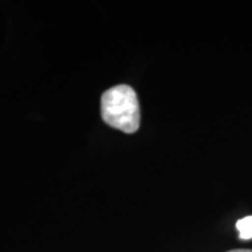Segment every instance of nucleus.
I'll list each match as a JSON object with an SVG mask.
<instances>
[{"label": "nucleus", "instance_id": "nucleus-2", "mask_svg": "<svg viewBox=\"0 0 252 252\" xmlns=\"http://www.w3.org/2000/svg\"><path fill=\"white\" fill-rule=\"evenodd\" d=\"M236 228L238 230L239 238L251 239L252 238V216H247L241 219L236 223Z\"/></svg>", "mask_w": 252, "mask_h": 252}, {"label": "nucleus", "instance_id": "nucleus-3", "mask_svg": "<svg viewBox=\"0 0 252 252\" xmlns=\"http://www.w3.org/2000/svg\"><path fill=\"white\" fill-rule=\"evenodd\" d=\"M228 252H252V250H244V249H238V250H231Z\"/></svg>", "mask_w": 252, "mask_h": 252}, {"label": "nucleus", "instance_id": "nucleus-1", "mask_svg": "<svg viewBox=\"0 0 252 252\" xmlns=\"http://www.w3.org/2000/svg\"><path fill=\"white\" fill-rule=\"evenodd\" d=\"M103 121L125 133H134L140 125L139 102L135 91L128 86H117L106 90L100 99Z\"/></svg>", "mask_w": 252, "mask_h": 252}]
</instances>
